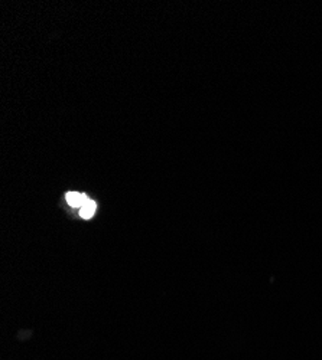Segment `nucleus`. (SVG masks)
Instances as JSON below:
<instances>
[{
	"mask_svg": "<svg viewBox=\"0 0 322 360\" xmlns=\"http://www.w3.org/2000/svg\"><path fill=\"white\" fill-rule=\"evenodd\" d=\"M96 211H97V203L89 198L80 207V215L82 219H92L94 217Z\"/></svg>",
	"mask_w": 322,
	"mask_h": 360,
	"instance_id": "f257e3e1",
	"label": "nucleus"
},
{
	"mask_svg": "<svg viewBox=\"0 0 322 360\" xmlns=\"http://www.w3.org/2000/svg\"><path fill=\"white\" fill-rule=\"evenodd\" d=\"M66 199H67V203L70 205V206H73V207H81L82 205H84V202L89 199L87 198L85 195H82V193H78V192H68L67 193V196H66Z\"/></svg>",
	"mask_w": 322,
	"mask_h": 360,
	"instance_id": "f03ea898",
	"label": "nucleus"
}]
</instances>
